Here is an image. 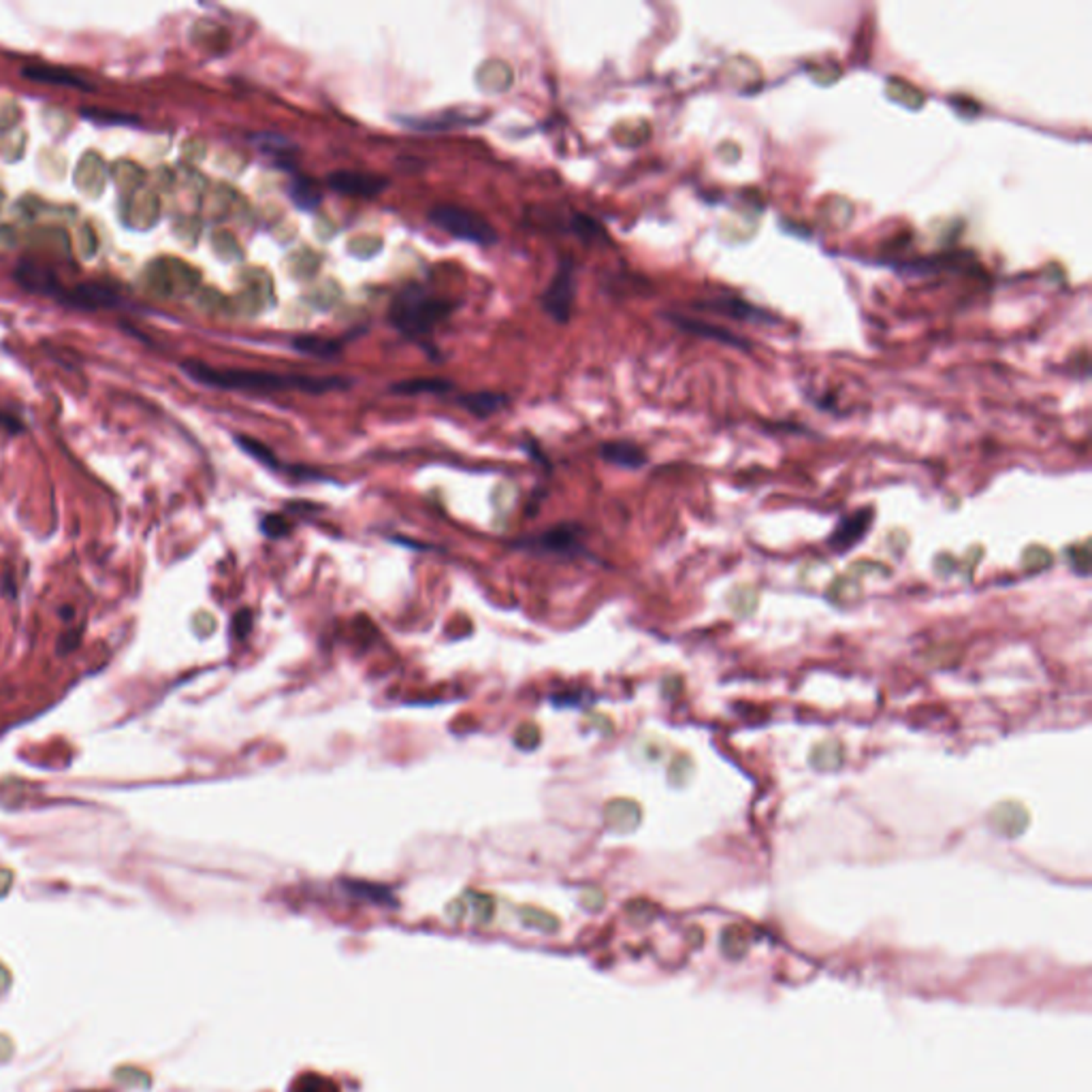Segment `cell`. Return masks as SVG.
<instances>
[{
  "label": "cell",
  "instance_id": "obj_9",
  "mask_svg": "<svg viewBox=\"0 0 1092 1092\" xmlns=\"http://www.w3.org/2000/svg\"><path fill=\"white\" fill-rule=\"evenodd\" d=\"M604 461L619 465V468L638 469L647 464V455L640 446L632 442H606L600 448Z\"/></svg>",
  "mask_w": 1092,
  "mask_h": 1092
},
{
  "label": "cell",
  "instance_id": "obj_6",
  "mask_svg": "<svg viewBox=\"0 0 1092 1092\" xmlns=\"http://www.w3.org/2000/svg\"><path fill=\"white\" fill-rule=\"evenodd\" d=\"M666 320L670 322L672 327H677L679 331H685V333H689V336L702 337V340L717 341V344H721V346L734 348V350H745V352L752 350V344H749V340H747V337L738 336V333H734V331H730V329H725V327H721V325H710V322H706V320L692 318V316L679 314V312H668Z\"/></svg>",
  "mask_w": 1092,
  "mask_h": 1092
},
{
  "label": "cell",
  "instance_id": "obj_12",
  "mask_svg": "<svg viewBox=\"0 0 1092 1092\" xmlns=\"http://www.w3.org/2000/svg\"><path fill=\"white\" fill-rule=\"evenodd\" d=\"M24 77L32 81H43V84H60V85H73V88H88L85 80H81L80 75L71 73L66 69H24Z\"/></svg>",
  "mask_w": 1092,
  "mask_h": 1092
},
{
  "label": "cell",
  "instance_id": "obj_1",
  "mask_svg": "<svg viewBox=\"0 0 1092 1092\" xmlns=\"http://www.w3.org/2000/svg\"><path fill=\"white\" fill-rule=\"evenodd\" d=\"M188 378L205 386L224 391H245V393H272L282 389H301L305 393L322 395L333 389H346L348 382L341 378H312V376H280L272 372L254 369H216L201 361H188L181 365Z\"/></svg>",
  "mask_w": 1092,
  "mask_h": 1092
},
{
  "label": "cell",
  "instance_id": "obj_8",
  "mask_svg": "<svg viewBox=\"0 0 1092 1092\" xmlns=\"http://www.w3.org/2000/svg\"><path fill=\"white\" fill-rule=\"evenodd\" d=\"M401 120H404V124H408V126L416 128V130L433 133V130H453V128L485 122V113L469 112V109H453V112L436 113V116L401 117Z\"/></svg>",
  "mask_w": 1092,
  "mask_h": 1092
},
{
  "label": "cell",
  "instance_id": "obj_21",
  "mask_svg": "<svg viewBox=\"0 0 1092 1092\" xmlns=\"http://www.w3.org/2000/svg\"><path fill=\"white\" fill-rule=\"evenodd\" d=\"M0 423H2V425H9V427H7L9 432H20V429H21L20 421H16V418H9L5 412H0Z\"/></svg>",
  "mask_w": 1092,
  "mask_h": 1092
},
{
  "label": "cell",
  "instance_id": "obj_18",
  "mask_svg": "<svg viewBox=\"0 0 1092 1092\" xmlns=\"http://www.w3.org/2000/svg\"><path fill=\"white\" fill-rule=\"evenodd\" d=\"M258 144H261V148L265 149L267 154L273 156H286L288 149H293V145L288 144L284 137H280V135H261Z\"/></svg>",
  "mask_w": 1092,
  "mask_h": 1092
},
{
  "label": "cell",
  "instance_id": "obj_4",
  "mask_svg": "<svg viewBox=\"0 0 1092 1092\" xmlns=\"http://www.w3.org/2000/svg\"><path fill=\"white\" fill-rule=\"evenodd\" d=\"M576 297V276L572 263H561L557 273L551 280L549 288L540 297L544 312L560 325H565L572 316V305Z\"/></svg>",
  "mask_w": 1092,
  "mask_h": 1092
},
{
  "label": "cell",
  "instance_id": "obj_7",
  "mask_svg": "<svg viewBox=\"0 0 1092 1092\" xmlns=\"http://www.w3.org/2000/svg\"><path fill=\"white\" fill-rule=\"evenodd\" d=\"M329 186L340 194L346 197H361L372 199L389 186V180H384L373 173H361V171H336L327 177Z\"/></svg>",
  "mask_w": 1092,
  "mask_h": 1092
},
{
  "label": "cell",
  "instance_id": "obj_2",
  "mask_svg": "<svg viewBox=\"0 0 1092 1092\" xmlns=\"http://www.w3.org/2000/svg\"><path fill=\"white\" fill-rule=\"evenodd\" d=\"M453 312L446 299L432 297L425 288L410 286L401 290L391 308V322L408 337H423L432 333Z\"/></svg>",
  "mask_w": 1092,
  "mask_h": 1092
},
{
  "label": "cell",
  "instance_id": "obj_13",
  "mask_svg": "<svg viewBox=\"0 0 1092 1092\" xmlns=\"http://www.w3.org/2000/svg\"><path fill=\"white\" fill-rule=\"evenodd\" d=\"M450 389H453V384L437 378L404 380V382H397L391 386V391H393L395 395H444Z\"/></svg>",
  "mask_w": 1092,
  "mask_h": 1092
},
{
  "label": "cell",
  "instance_id": "obj_14",
  "mask_svg": "<svg viewBox=\"0 0 1092 1092\" xmlns=\"http://www.w3.org/2000/svg\"><path fill=\"white\" fill-rule=\"evenodd\" d=\"M290 199L297 208L305 209H316L322 201V192L320 188L316 186L312 180H305V177H299V180L293 181V186H290Z\"/></svg>",
  "mask_w": 1092,
  "mask_h": 1092
},
{
  "label": "cell",
  "instance_id": "obj_17",
  "mask_svg": "<svg viewBox=\"0 0 1092 1092\" xmlns=\"http://www.w3.org/2000/svg\"><path fill=\"white\" fill-rule=\"evenodd\" d=\"M866 529V517L860 521V519H848V521H843L841 529H838L832 538H834V544H838L841 540H845V544H852L860 538Z\"/></svg>",
  "mask_w": 1092,
  "mask_h": 1092
},
{
  "label": "cell",
  "instance_id": "obj_19",
  "mask_svg": "<svg viewBox=\"0 0 1092 1092\" xmlns=\"http://www.w3.org/2000/svg\"><path fill=\"white\" fill-rule=\"evenodd\" d=\"M288 529H290V525H288L286 519L280 517V514H269V517L263 521V532H265L269 538H280V536L288 533Z\"/></svg>",
  "mask_w": 1092,
  "mask_h": 1092
},
{
  "label": "cell",
  "instance_id": "obj_16",
  "mask_svg": "<svg viewBox=\"0 0 1092 1092\" xmlns=\"http://www.w3.org/2000/svg\"><path fill=\"white\" fill-rule=\"evenodd\" d=\"M235 440H237V444H240L241 450L250 455V457H254L258 464L267 465V468H272V469L277 468L276 455H273L272 450L265 446V444H261L258 440H254V437H248V436H237Z\"/></svg>",
  "mask_w": 1092,
  "mask_h": 1092
},
{
  "label": "cell",
  "instance_id": "obj_15",
  "mask_svg": "<svg viewBox=\"0 0 1092 1092\" xmlns=\"http://www.w3.org/2000/svg\"><path fill=\"white\" fill-rule=\"evenodd\" d=\"M546 551L553 553H574L576 551V536L570 528H557L553 532L544 533L538 540Z\"/></svg>",
  "mask_w": 1092,
  "mask_h": 1092
},
{
  "label": "cell",
  "instance_id": "obj_20",
  "mask_svg": "<svg viewBox=\"0 0 1092 1092\" xmlns=\"http://www.w3.org/2000/svg\"><path fill=\"white\" fill-rule=\"evenodd\" d=\"M578 222H576V233L583 235L585 240H593L597 235H604V231L600 229V224L596 220L587 218V216H578Z\"/></svg>",
  "mask_w": 1092,
  "mask_h": 1092
},
{
  "label": "cell",
  "instance_id": "obj_10",
  "mask_svg": "<svg viewBox=\"0 0 1092 1092\" xmlns=\"http://www.w3.org/2000/svg\"><path fill=\"white\" fill-rule=\"evenodd\" d=\"M508 401L510 400H508L506 395L489 393V391H480V393H469L459 397V404L464 405L468 412H472V414L480 416V418L500 412L501 408H506Z\"/></svg>",
  "mask_w": 1092,
  "mask_h": 1092
},
{
  "label": "cell",
  "instance_id": "obj_11",
  "mask_svg": "<svg viewBox=\"0 0 1092 1092\" xmlns=\"http://www.w3.org/2000/svg\"><path fill=\"white\" fill-rule=\"evenodd\" d=\"M293 348L297 352H301V354H309V357L314 359H325V361L336 359L341 352L340 341L327 340V337H318V336L295 337Z\"/></svg>",
  "mask_w": 1092,
  "mask_h": 1092
},
{
  "label": "cell",
  "instance_id": "obj_3",
  "mask_svg": "<svg viewBox=\"0 0 1092 1092\" xmlns=\"http://www.w3.org/2000/svg\"><path fill=\"white\" fill-rule=\"evenodd\" d=\"M429 222L436 224L437 229L446 231L448 235L472 241V244L493 245L497 241L496 229L485 218H480L478 213L469 212V209L459 208V205H436L429 212Z\"/></svg>",
  "mask_w": 1092,
  "mask_h": 1092
},
{
  "label": "cell",
  "instance_id": "obj_5",
  "mask_svg": "<svg viewBox=\"0 0 1092 1092\" xmlns=\"http://www.w3.org/2000/svg\"><path fill=\"white\" fill-rule=\"evenodd\" d=\"M696 308L702 309V312H710V314L725 316V318L736 320V322H768V325L777 322V318L770 312L749 304V301H745L738 295L730 293H721L715 295V297L702 299V301H696Z\"/></svg>",
  "mask_w": 1092,
  "mask_h": 1092
}]
</instances>
